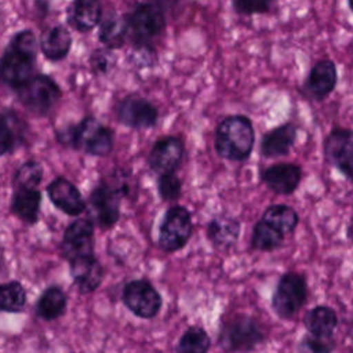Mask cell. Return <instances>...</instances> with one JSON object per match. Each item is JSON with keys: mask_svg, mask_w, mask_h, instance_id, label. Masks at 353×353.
Returning a JSON list of instances; mask_svg holds the SVG:
<instances>
[{"mask_svg": "<svg viewBox=\"0 0 353 353\" xmlns=\"http://www.w3.org/2000/svg\"><path fill=\"white\" fill-rule=\"evenodd\" d=\"M325 161L353 183V130L332 127L323 143Z\"/></svg>", "mask_w": 353, "mask_h": 353, "instance_id": "9", "label": "cell"}, {"mask_svg": "<svg viewBox=\"0 0 353 353\" xmlns=\"http://www.w3.org/2000/svg\"><path fill=\"white\" fill-rule=\"evenodd\" d=\"M182 192V182L175 171L164 172L159 176V194L164 201H175Z\"/></svg>", "mask_w": 353, "mask_h": 353, "instance_id": "34", "label": "cell"}, {"mask_svg": "<svg viewBox=\"0 0 353 353\" xmlns=\"http://www.w3.org/2000/svg\"><path fill=\"white\" fill-rule=\"evenodd\" d=\"M185 156V145L181 138L168 135L156 141L149 152L148 163L150 168L160 174L176 171Z\"/></svg>", "mask_w": 353, "mask_h": 353, "instance_id": "16", "label": "cell"}, {"mask_svg": "<svg viewBox=\"0 0 353 353\" xmlns=\"http://www.w3.org/2000/svg\"><path fill=\"white\" fill-rule=\"evenodd\" d=\"M69 263L72 280L80 294H91L101 285L103 268L94 255L74 258Z\"/></svg>", "mask_w": 353, "mask_h": 353, "instance_id": "19", "label": "cell"}, {"mask_svg": "<svg viewBox=\"0 0 353 353\" xmlns=\"http://www.w3.org/2000/svg\"><path fill=\"white\" fill-rule=\"evenodd\" d=\"M94 223L90 219H76L63 232L62 255L68 261L94 255Z\"/></svg>", "mask_w": 353, "mask_h": 353, "instance_id": "15", "label": "cell"}, {"mask_svg": "<svg viewBox=\"0 0 353 353\" xmlns=\"http://www.w3.org/2000/svg\"><path fill=\"white\" fill-rule=\"evenodd\" d=\"M164 12L165 11H171L172 8H175L181 0H153Z\"/></svg>", "mask_w": 353, "mask_h": 353, "instance_id": "37", "label": "cell"}, {"mask_svg": "<svg viewBox=\"0 0 353 353\" xmlns=\"http://www.w3.org/2000/svg\"><path fill=\"white\" fill-rule=\"evenodd\" d=\"M241 232V223L237 218L230 215H216L207 225V237L211 244L219 250L232 248Z\"/></svg>", "mask_w": 353, "mask_h": 353, "instance_id": "23", "label": "cell"}, {"mask_svg": "<svg viewBox=\"0 0 353 353\" xmlns=\"http://www.w3.org/2000/svg\"><path fill=\"white\" fill-rule=\"evenodd\" d=\"M26 303V290L19 281H7L0 284V312L17 313Z\"/></svg>", "mask_w": 353, "mask_h": 353, "instance_id": "30", "label": "cell"}, {"mask_svg": "<svg viewBox=\"0 0 353 353\" xmlns=\"http://www.w3.org/2000/svg\"><path fill=\"white\" fill-rule=\"evenodd\" d=\"M39 39L30 29H22L12 34L0 55V84L17 91L29 79L36 68Z\"/></svg>", "mask_w": 353, "mask_h": 353, "instance_id": "1", "label": "cell"}, {"mask_svg": "<svg viewBox=\"0 0 353 353\" xmlns=\"http://www.w3.org/2000/svg\"><path fill=\"white\" fill-rule=\"evenodd\" d=\"M98 26V39L105 47L110 50H117L125 44L130 34L125 15H120L114 10H108L103 12V17Z\"/></svg>", "mask_w": 353, "mask_h": 353, "instance_id": "22", "label": "cell"}, {"mask_svg": "<svg viewBox=\"0 0 353 353\" xmlns=\"http://www.w3.org/2000/svg\"><path fill=\"white\" fill-rule=\"evenodd\" d=\"M121 299L132 314L146 320L156 317L163 305L160 292L143 279L128 281L123 288Z\"/></svg>", "mask_w": 353, "mask_h": 353, "instance_id": "10", "label": "cell"}, {"mask_svg": "<svg viewBox=\"0 0 353 353\" xmlns=\"http://www.w3.org/2000/svg\"><path fill=\"white\" fill-rule=\"evenodd\" d=\"M346 237H347L349 241L353 243V215L350 216L349 223H347V226H346Z\"/></svg>", "mask_w": 353, "mask_h": 353, "instance_id": "38", "label": "cell"}, {"mask_svg": "<svg viewBox=\"0 0 353 353\" xmlns=\"http://www.w3.org/2000/svg\"><path fill=\"white\" fill-rule=\"evenodd\" d=\"M307 280L302 273H283L273 290L270 305L274 314L281 320L295 317L307 302Z\"/></svg>", "mask_w": 353, "mask_h": 353, "instance_id": "5", "label": "cell"}, {"mask_svg": "<svg viewBox=\"0 0 353 353\" xmlns=\"http://www.w3.org/2000/svg\"><path fill=\"white\" fill-rule=\"evenodd\" d=\"M124 194L123 188L108 182H101L90 193V205L95 221L102 229L112 228L120 216V201Z\"/></svg>", "mask_w": 353, "mask_h": 353, "instance_id": "11", "label": "cell"}, {"mask_svg": "<svg viewBox=\"0 0 353 353\" xmlns=\"http://www.w3.org/2000/svg\"><path fill=\"white\" fill-rule=\"evenodd\" d=\"M261 218L285 236L294 233L299 223V214L288 204H272L265 208Z\"/></svg>", "mask_w": 353, "mask_h": 353, "instance_id": "29", "label": "cell"}, {"mask_svg": "<svg viewBox=\"0 0 353 353\" xmlns=\"http://www.w3.org/2000/svg\"><path fill=\"white\" fill-rule=\"evenodd\" d=\"M339 319L336 312L327 305H316L303 316V325L312 335L320 338H332Z\"/></svg>", "mask_w": 353, "mask_h": 353, "instance_id": "24", "label": "cell"}, {"mask_svg": "<svg viewBox=\"0 0 353 353\" xmlns=\"http://www.w3.org/2000/svg\"><path fill=\"white\" fill-rule=\"evenodd\" d=\"M47 194L52 204L68 215H80L85 210V201L80 190L63 176H57L48 183Z\"/></svg>", "mask_w": 353, "mask_h": 353, "instance_id": "18", "label": "cell"}, {"mask_svg": "<svg viewBox=\"0 0 353 353\" xmlns=\"http://www.w3.org/2000/svg\"><path fill=\"white\" fill-rule=\"evenodd\" d=\"M66 294L58 285L47 287L36 302V314L43 320H55L66 310Z\"/></svg>", "mask_w": 353, "mask_h": 353, "instance_id": "27", "label": "cell"}, {"mask_svg": "<svg viewBox=\"0 0 353 353\" xmlns=\"http://www.w3.org/2000/svg\"><path fill=\"white\" fill-rule=\"evenodd\" d=\"M265 325L254 316L239 313L225 320L218 335V345L226 352H251L266 341Z\"/></svg>", "mask_w": 353, "mask_h": 353, "instance_id": "4", "label": "cell"}, {"mask_svg": "<svg viewBox=\"0 0 353 353\" xmlns=\"http://www.w3.org/2000/svg\"><path fill=\"white\" fill-rule=\"evenodd\" d=\"M303 170L296 163H276L259 170L261 182L273 193L288 196L298 190Z\"/></svg>", "mask_w": 353, "mask_h": 353, "instance_id": "13", "label": "cell"}, {"mask_svg": "<svg viewBox=\"0 0 353 353\" xmlns=\"http://www.w3.org/2000/svg\"><path fill=\"white\" fill-rule=\"evenodd\" d=\"M349 1V6H350V10L353 11V0H347Z\"/></svg>", "mask_w": 353, "mask_h": 353, "instance_id": "40", "label": "cell"}, {"mask_svg": "<svg viewBox=\"0 0 353 353\" xmlns=\"http://www.w3.org/2000/svg\"><path fill=\"white\" fill-rule=\"evenodd\" d=\"M41 193L37 188H17L11 199V212L21 221L34 225L39 219Z\"/></svg>", "mask_w": 353, "mask_h": 353, "instance_id": "26", "label": "cell"}, {"mask_svg": "<svg viewBox=\"0 0 353 353\" xmlns=\"http://www.w3.org/2000/svg\"><path fill=\"white\" fill-rule=\"evenodd\" d=\"M26 125L11 109L0 112V157L12 152L23 142Z\"/></svg>", "mask_w": 353, "mask_h": 353, "instance_id": "25", "label": "cell"}, {"mask_svg": "<svg viewBox=\"0 0 353 353\" xmlns=\"http://www.w3.org/2000/svg\"><path fill=\"white\" fill-rule=\"evenodd\" d=\"M3 268H4V256H3V254H1V251H0V273H1Z\"/></svg>", "mask_w": 353, "mask_h": 353, "instance_id": "39", "label": "cell"}, {"mask_svg": "<svg viewBox=\"0 0 353 353\" xmlns=\"http://www.w3.org/2000/svg\"><path fill=\"white\" fill-rule=\"evenodd\" d=\"M117 120L130 128H150L157 123L159 112L150 101L139 95H128L116 105Z\"/></svg>", "mask_w": 353, "mask_h": 353, "instance_id": "12", "label": "cell"}, {"mask_svg": "<svg viewBox=\"0 0 353 353\" xmlns=\"http://www.w3.org/2000/svg\"><path fill=\"white\" fill-rule=\"evenodd\" d=\"M17 95L26 110L36 116H46L58 103L62 92L51 76L36 73L17 90Z\"/></svg>", "mask_w": 353, "mask_h": 353, "instance_id": "7", "label": "cell"}, {"mask_svg": "<svg viewBox=\"0 0 353 353\" xmlns=\"http://www.w3.org/2000/svg\"><path fill=\"white\" fill-rule=\"evenodd\" d=\"M72 34L63 25H54L47 28L39 36V50L46 59L59 62L65 59L72 48Z\"/></svg>", "mask_w": 353, "mask_h": 353, "instance_id": "21", "label": "cell"}, {"mask_svg": "<svg viewBox=\"0 0 353 353\" xmlns=\"http://www.w3.org/2000/svg\"><path fill=\"white\" fill-rule=\"evenodd\" d=\"M55 137L61 145L98 157L108 156L113 150L114 143L112 130L94 116H85L77 124L58 130Z\"/></svg>", "mask_w": 353, "mask_h": 353, "instance_id": "3", "label": "cell"}, {"mask_svg": "<svg viewBox=\"0 0 353 353\" xmlns=\"http://www.w3.org/2000/svg\"><path fill=\"white\" fill-rule=\"evenodd\" d=\"M103 12L101 0H72L68 8V23L80 33H88L99 25Z\"/></svg>", "mask_w": 353, "mask_h": 353, "instance_id": "20", "label": "cell"}, {"mask_svg": "<svg viewBox=\"0 0 353 353\" xmlns=\"http://www.w3.org/2000/svg\"><path fill=\"white\" fill-rule=\"evenodd\" d=\"M211 347V339L203 327L192 325L179 338L176 352L205 353Z\"/></svg>", "mask_w": 353, "mask_h": 353, "instance_id": "31", "label": "cell"}, {"mask_svg": "<svg viewBox=\"0 0 353 353\" xmlns=\"http://www.w3.org/2000/svg\"><path fill=\"white\" fill-rule=\"evenodd\" d=\"M296 138V124L291 121L283 123L262 135L259 143V154L263 159H277L287 156L295 145Z\"/></svg>", "mask_w": 353, "mask_h": 353, "instance_id": "17", "label": "cell"}, {"mask_svg": "<svg viewBox=\"0 0 353 353\" xmlns=\"http://www.w3.org/2000/svg\"><path fill=\"white\" fill-rule=\"evenodd\" d=\"M285 234L277 230L274 226L259 218L252 228L250 245L259 252H272L280 248L284 243Z\"/></svg>", "mask_w": 353, "mask_h": 353, "instance_id": "28", "label": "cell"}, {"mask_svg": "<svg viewBox=\"0 0 353 353\" xmlns=\"http://www.w3.org/2000/svg\"><path fill=\"white\" fill-rule=\"evenodd\" d=\"M113 50L108 48V47H102V48H95L91 55H90V66L92 69L94 73L97 74H105L108 73L113 65H114V55L112 52Z\"/></svg>", "mask_w": 353, "mask_h": 353, "instance_id": "35", "label": "cell"}, {"mask_svg": "<svg viewBox=\"0 0 353 353\" xmlns=\"http://www.w3.org/2000/svg\"><path fill=\"white\" fill-rule=\"evenodd\" d=\"M232 7L239 15L265 14L270 8V0H232Z\"/></svg>", "mask_w": 353, "mask_h": 353, "instance_id": "36", "label": "cell"}, {"mask_svg": "<svg viewBox=\"0 0 353 353\" xmlns=\"http://www.w3.org/2000/svg\"><path fill=\"white\" fill-rule=\"evenodd\" d=\"M338 83V70L336 65L331 59L317 61L309 70L301 92L316 102L324 101L335 90Z\"/></svg>", "mask_w": 353, "mask_h": 353, "instance_id": "14", "label": "cell"}, {"mask_svg": "<svg viewBox=\"0 0 353 353\" xmlns=\"http://www.w3.org/2000/svg\"><path fill=\"white\" fill-rule=\"evenodd\" d=\"M255 143V128L245 114H230L223 117L216 128L214 148L219 157L229 161H245Z\"/></svg>", "mask_w": 353, "mask_h": 353, "instance_id": "2", "label": "cell"}, {"mask_svg": "<svg viewBox=\"0 0 353 353\" xmlns=\"http://www.w3.org/2000/svg\"><path fill=\"white\" fill-rule=\"evenodd\" d=\"M0 18H1V14H0Z\"/></svg>", "mask_w": 353, "mask_h": 353, "instance_id": "41", "label": "cell"}, {"mask_svg": "<svg viewBox=\"0 0 353 353\" xmlns=\"http://www.w3.org/2000/svg\"><path fill=\"white\" fill-rule=\"evenodd\" d=\"M299 352H309V353H331L336 349V342L334 338H320L312 334H307L301 338L296 345Z\"/></svg>", "mask_w": 353, "mask_h": 353, "instance_id": "33", "label": "cell"}, {"mask_svg": "<svg viewBox=\"0 0 353 353\" xmlns=\"http://www.w3.org/2000/svg\"><path fill=\"white\" fill-rule=\"evenodd\" d=\"M43 179V165L36 160L22 163L12 178V188H37Z\"/></svg>", "mask_w": 353, "mask_h": 353, "instance_id": "32", "label": "cell"}, {"mask_svg": "<svg viewBox=\"0 0 353 353\" xmlns=\"http://www.w3.org/2000/svg\"><path fill=\"white\" fill-rule=\"evenodd\" d=\"M193 233L189 210L183 205L170 207L159 228V247L164 252H175L186 245Z\"/></svg>", "mask_w": 353, "mask_h": 353, "instance_id": "8", "label": "cell"}, {"mask_svg": "<svg viewBox=\"0 0 353 353\" xmlns=\"http://www.w3.org/2000/svg\"><path fill=\"white\" fill-rule=\"evenodd\" d=\"M125 18L135 47H152L150 43L165 29V14L153 0L139 1Z\"/></svg>", "mask_w": 353, "mask_h": 353, "instance_id": "6", "label": "cell"}]
</instances>
